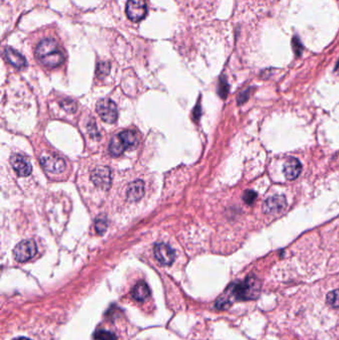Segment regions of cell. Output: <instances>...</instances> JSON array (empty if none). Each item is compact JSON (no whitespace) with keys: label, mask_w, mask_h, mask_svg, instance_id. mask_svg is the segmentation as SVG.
<instances>
[{"label":"cell","mask_w":339,"mask_h":340,"mask_svg":"<svg viewBox=\"0 0 339 340\" xmlns=\"http://www.w3.org/2000/svg\"><path fill=\"white\" fill-rule=\"evenodd\" d=\"M14 340H31V339H29V338H26V337H18V338L14 339Z\"/></svg>","instance_id":"23"},{"label":"cell","mask_w":339,"mask_h":340,"mask_svg":"<svg viewBox=\"0 0 339 340\" xmlns=\"http://www.w3.org/2000/svg\"><path fill=\"white\" fill-rule=\"evenodd\" d=\"M37 254V246L31 240L20 242L13 251V256L17 262L23 263L29 261Z\"/></svg>","instance_id":"4"},{"label":"cell","mask_w":339,"mask_h":340,"mask_svg":"<svg viewBox=\"0 0 339 340\" xmlns=\"http://www.w3.org/2000/svg\"><path fill=\"white\" fill-rule=\"evenodd\" d=\"M4 56L7 60V62L17 69H23L27 66V61L25 57H23L19 52L14 49L7 47L4 50Z\"/></svg>","instance_id":"12"},{"label":"cell","mask_w":339,"mask_h":340,"mask_svg":"<svg viewBox=\"0 0 339 340\" xmlns=\"http://www.w3.org/2000/svg\"><path fill=\"white\" fill-rule=\"evenodd\" d=\"M288 206L287 199L282 195H274L268 198L263 204V210L266 214L274 215L283 212Z\"/></svg>","instance_id":"8"},{"label":"cell","mask_w":339,"mask_h":340,"mask_svg":"<svg viewBox=\"0 0 339 340\" xmlns=\"http://www.w3.org/2000/svg\"><path fill=\"white\" fill-rule=\"evenodd\" d=\"M302 169H303L302 163L300 162L298 159L294 157H291L290 159H288L286 163L284 164V174L286 178L289 180L296 179L298 176H300Z\"/></svg>","instance_id":"11"},{"label":"cell","mask_w":339,"mask_h":340,"mask_svg":"<svg viewBox=\"0 0 339 340\" xmlns=\"http://www.w3.org/2000/svg\"><path fill=\"white\" fill-rule=\"evenodd\" d=\"M38 61L48 68L59 67L64 62V53L56 40L48 38L40 42L35 50Z\"/></svg>","instance_id":"1"},{"label":"cell","mask_w":339,"mask_h":340,"mask_svg":"<svg viewBox=\"0 0 339 340\" xmlns=\"http://www.w3.org/2000/svg\"><path fill=\"white\" fill-rule=\"evenodd\" d=\"M247 94H249V90L247 91V92H245V93H243L240 97H239V104H242V103H245L246 101H247V99H248V95Z\"/></svg>","instance_id":"22"},{"label":"cell","mask_w":339,"mask_h":340,"mask_svg":"<svg viewBox=\"0 0 339 340\" xmlns=\"http://www.w3.org/2000/svg\"><path fill=\"white\" fill-rule=\"evenodd\" d=\"M95 225H96V231L97 232V234L102 235V234H104L107 231L108 220H107V218L105 216H99V217L97 218L96 222H95Z\"/></svg>","instance_id":"18"},{"label":"cell","mask_w":339,"mask_h":340,"mask_svg":"<svg viewBox=\"0 0 339 340\" xmlns=\"http://www.w3.org/2000/svg\"><path fill=\"white\" fill-rule=\"evenodd\" d=\"M93 183L102 189H109L112 184V171L107 166H98L91 173Z\"/></svg>","instance_id":"7"},{"label":"cell","mask_w":339,"mask_h":340,"mask_svg":"<svg viewBox=\"0 0 339 340\" xmlns=\"http://www.w3.org/2000/svg\"><path fill=\"white\" fill-rule=\"evenodd\" d=\"M40 162L45 170L54 174L62 173L66 169V162L64 159L54 154H42L40 156Z\"/></svg>","instance_id":"5"},{"label":"cell","mask_w":339,"mask_h":340,"mask_svg":"<svg viewBox=\"0 0 339 340\" xmlns=\"http://www.w3.org/2000/svg\"><path fill=\"white\" fill-rule=\"evenodd\" d=\"M95 338L97 340H116V337L113 333L107 330H99L95 334Z\"/></svg>","instance_id":"19"},{"label":"cell","mask_w":339,"mask_h":340,"mask_svg":"<svg viewBox=\"0 0 339 340\" xmlns=\"http://www.w3.org/2000/svg\"><path fill=\"white\" fill-rule=\"evenodd\" d=\"M10 162L13 169L19 176L26 177L31 174L32 166L24 156L20 154H13L10 158Z\"/></svg>","instance_id":"10"},{"label":"cell","mask_w":339,"mask_h":340,"mask_svg":"<svg viewBox=\"0 0 339 340\" xmlns=\"http://www.w3.org/2000/svg\"><path fill=\"white\" fill-rule=\"evenodd\" d=\"M258 195L255 191H251V190H248L244 193L243 195V199H244V201L247 203V204H252L255 202V200L257 199Z\"/></svg>","instance_id":"20"},{"label":"cell","mask_w":339,"mask_h":340,"mask_svg":"<svg viewBox=\"0 0 339 340\" xmlns=\"http://www.w3.org/2000/svg\"><path fill=\"white\" fill-rule=\"evenodd\" d=\"M110 72V65L108 63H101L97 65V76H106Z\"/></svg>","instance_id":"21"},{"label":"cell","mask_w":339,"mask_h":340,"mask_svg":"<svg viewBox=\"0 0 339 340\" xmlns=\"http://www.w3.org/2000/svg\"><path fill=\"white\" fill-rule=\"evenodd\" d=\"M326 303L332 308H339V290H334L327 293Z\"/></svg>","instance_id":"17"},{"label":"cell","mask_w":339,"mask_h":340,"mask_svg":"<svg viewBox=\"0 0 339 340\" xmlns=\"http://www.w3.org/2000/svg\"><path fill=\"white\" fill-rule=\"evenodd\" d=\"M147 6L145 0H129L127 3V15L133 22H139L146 16Z\"/></svg>","instance_id":"6"},{"label":"cell","mask_w":339,"mask_h":340,"mask_svg":"<svg viewBox=\"0 0 339 340\" xmlns=\"http://www.w3.org/2000/svg\"><path fill=\"white\" fill-rule=\"evenodd\" d=\"M154 256L157 261L164 266L171 265L175 259V252L169 245L164 243H158L155 245Z\"/></svg>","instance_id":"9"},{"label":"cell","mask_w":339,"mask_h":340,"mask_svg":"<svg viewBox=\"0 0 339 340\" xmlns=\"http://www.w3.org/2000/svg\"><path fill=\"white\" fill-rule=\"evenodd\" d=\"M119 136H121L122 141L124 142L126 148L132 149V148H135L137 146L138 138H137L136 134L133 131H131V130H125V131L119 133Z\"/></svg>","instance_id":"15"},{"label":"cell","mask_w":339,"mask_h":340,"mask_svg":"<svg viewBox=\"0 0 339 340\" xmlns=\"http://www.w3.org/2000/svg\"><path fill=\"white\" fill-rule=\"evenodd\" d=\"M145 195V183L142 180H136V181L129 184L127 191V199L129 202H136L141 200Z\"/></svg>","instance_id":"13"},{"label":"cell","mask_w":339,"mask_h":340,"mask_svg":"<svg viewBox=\"0 0 339 340\" xmlns=\"http://www.w3.org/2000/svg\"><path fill=\"white\" fill-rule=\"evenodd\" d=\"M337 70H338V71H339V63H338V64H337V67H336V71H337Z\"/></svg>","instance_id":"24"},{"label":"cell","mask_w":339,"mask_h":340,"mask_svg":"<svg viewBox=\"0 0 339 340\" xmlns=\"http://www.w3.org/2000/svg\"><path fill=\"white\" fill-rule=\"evenodd\" d=\"M126 146L124 142L122 141L121 136L115 135L112 138V142L110 144V152L113 155V156H118L121 155L125 150H126Z\"/></svg>","instance_id":"16"},{"label":"cell","mask_w":339,"mask_h":340,"mask_svg":"<svg viewBox=\"0 0 339 340\" xmlns=\"http://www.w3.org/2000/svg\"><path fill=\"white\" fill-rule=\"evenodd\" d=\"M132 296L137 302H145L150 296V290L148 286L144 282L137 283L132 290Z\"/></svg>","instance_id":"14"},{"label":"cell","mask_w":339,"mask_h":340,"mask_svg":"<svg viewBox=\"0 0 339 340\" xmlns=\"http://www.w3.org/2000/svg\"><path fill=\"white\" fill-rule=\"evenodd\" d=\"M261 288V282L256 276H248L244 282L232 287L231 295L237 301H252L258 298Z\"/></svg>","instance_id":"2"},{"label":"cell","mask_w":339,"mask_h":340,"mask_svg":"<svg viewBox=\"0 0 339 340\" xmlns=\"http://www.w3.org/2000/svg\"><path fill=\"white\" fill-rule=\"evenodd\" d=\"M97 113L108 124H113L117 119V107L110 98L99 99L97 103Z\"/></svg>","instance_id":"3"}]
</instances>
